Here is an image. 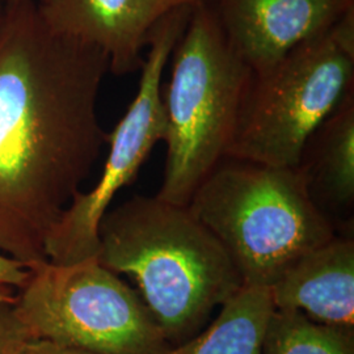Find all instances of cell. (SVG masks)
<instances>
[{
  "label": "cell",
  "instance_id": "obj_19",
  "mask_svg": "<svg viewBox=\"0 0 354 354\" xmlns=\"http://www.w3.org/2000/svg\"><path fill=\"white\" fill-rule=\"evenodd\" d=\"M8 1H10V0H8Z\"/></svg>",
  "mask_w": 354,
  "mask_h": 354
},
{
  "label": "cell",
  "instance_id": "obj_16",
  "mask_svg": "<svg viewBox=\"0 0 354 354\" xmlns=\"http://www.w3.org/2000/svg\"><path fill=\"white\" fill-rule=\"evenodd\" d=\"M21 354H97L77 348L66 346L48 340H30L26 344Z\"/></svg>",
  "mask_w": 354,
  "mask_h": 354
},
{
  "label": "cell",
  "instance_id": "obj_15",
  "mask_svg": "<svg viewBox=\"0 0 354 354\" xmlns=\"http://www.w3.org/2000/svg\"><path fill=\"white\" fill-rule=\"evenodd\" d=\"M29 277V269L24 264L0 252V285L20 289Z\"/></svg>",
  "mask_w": 354,
  "mask_h": 354
},
{
  "label": "cell",
  "instance_id": "obj_1",
  "mask_svg": "<svg viewBox=\"0 0 354 354\" xmlns=\"http://www.w3.org/2000/svg\"><path fill=\"white\" fill-rule=\"evenodd\" d=\"M104 51L53 33L36 0H10L0 23V252L29 269L97 162Z\"/></svg>",
  "mask_w": 354,
  "mask_h": 354
},
{
  "label": "cell",
  "instance_id": "obj_12",
  "mask_svg": "<svg viewBox=\"0 0 354 354\" xmlns=\"http://www.w3.org/2000/svg\"><path fill=\"white\" fill-rule=\"evenodd\" d=\"M201 332L165 354H263L266 324L274 308L270 290L244 285Z\"/></svg>",
  "mask_w": 354,
  "mask_h": 354
},
{
  "label": "cell",
  "instance_id": "obj_17",
  "mask_svg": "<svg viewBox=\"0 0 354 354\" xmlns=\"http://www.w3.org/2000/svg\"><path fill=\"white\" fill-rule=\"evenodd\" d=\"M16 297V290L10 286L0 285V304L1 302H12Z\"/></svg>",
  "mask_w": 354,
  "mask_h": 354
},
{
  "label": "cell",
  "instance_id": "obj_13",
  "mask_svg": "<svg viewBox=\"0 0 354 354\" xmlns=\"http://www.w3.org/2000/svg\"><path fill=\"white\" fill-rule=\"evenodd\" d=\"M263 354H354V328L319 323L295 310L273 308Z\"/></svg>",
  "mask_w": 354,
  "mask_h": 354
},
{
  "label": "cell",
  "instance_id": "obj_3",
  "mask_svg": "<svg viewBox=\"0 0 354 354\" xmlns=\"http://www.w3.org/2000/svg\"><path fill=\"white\" fill-rule=\"evenodd\" d=\"M188 207L248 286L270 289L302 256L339 234L297 167L226 156L203 178Z\"/></svg>",
  "mask_w": 354,
  "mask_h": 354
},
{
  "label": "cell",
  "instance_id": "obj_7",
  "mask_svg": "<svg viewBox=\"0 0 354 354\" xmlns=\"http://www.w3.org/2000/svg\"><path fill=\"white\" fill-rule=\"evenodd\" d=\"M197 4V3H196ZM196 4H184L153 26L147 57L140 68L138 91L127 112L106 136L109 147L102 176L92 189L82 190L68 203L46 241L48 261L76 264L97 257L99 226L115 194L130 185L153 147L167 133L162 76Z\"/></svg>",
  "mask_w": 354,
  "mask_h": 354
},
{
  "label": "cell",
  "instance_id": "obj_14",
  "mask_svg": "<svg viewBox=\"0 0 354 354\" xmlns=\"http://www.w3.org/2000/svg\"><path fill=\"white\" fill-rule=\"evenodd\" d=\"M35 340L16 313L12 302L0 304V354H21L24 346Z\"/></svg>",
  "mask_w": 354,
  "mask_h": 354
},
{
  "label": "cell",
  "instance_id": "obj_2",
  "mask_svg": "<svg viewBox=\"0 0 354 354\" xmlns=\"http://www.w3.org/2000/svg\"><path fill=\"white\" fill-rule=\"evenodd\" d=\"M99 263L133 279L171 346L203 330L244 286L227 251L188 206L134 196L99 226Z\"/></svg>",
  "mask_w": 354,
  "mask_h": 354
},
{
  "label": "cell",
  "instance_id": "obj_6",
  "mask_svg": "<svg viewBox=\"0 0 354 354\" xmlns=\"http://www.w3.org/2000/svg\"><path fill=\"white\" fill-rule=\"evenodd\" d=\"M13 304L35 340L97 354H165L171 349L140 294L96 257L29 268Z\"/></svg>",
  "mask_w": 354,
  "mask_h": 354
},
{
  "label": "cell",
  "instance_id": "obj_4",
  "mask_svg": "<svg viewBox=\"0 0 354 354\" xmlns=\"http://www.w3.org/2000/svg\"><path fill=\"white\" fill-rule=\"evenodd\" d=\"M162 86L167 133L165 168L156 197L188 206L227 155L252 70L232 50L207 0H200L172 50Z\"/></svg>",
  "mask_w": 354,
  "mask_h": 354
},
{
  "label": "cell",
  "instance_id": "obj_9",
  "mask_svg": "<svg viewBox=\"0 0 354 354\" xmlns=\"http://www.w3.org/2000/svg\"><path fill=\"white\" fill-rule=\"evenodd\" d=\"M45 26L53 33L104 51L109 73L140 71L142 53L153 26L167 13L200 0H36Z\"/></svg>",
  "mask_w": 354,
  "mask_h": 354
},
{
  "label": "cell",
  "instance_id": "obj_18",
  "mask_svg": "<svg viewBox=\"0 0 354 354\" xmlns=\"http://www.w3.org/2000/svg\"><path fill=\"white\" fill-rule=\"evenodd\" d=\"M7 3H8V0H0V23H1V20H3V16H4V12H6V7H7Z\"/></svg>",
  "mask_w": 354,
  "mask_h": 354
},
{
  "label": "cell",
  "instance_id": "obj_5",
  "mask_svg": "<svg viewBox=\"0 0 354 354\" xmlns=\"http://www.w3.org/2000/svg\"><path fill=\"white\" fill-rule=\"evenodd\" d=\"M352 89L354 10L252 71L226 156L295 167L307 138Z\"/></svg>",
  "mask_w": 354,
  "mask_h": 354
},
{
  "label": "cell",
  "instance_id": "obj_11",
  "mask_svg": "<svg viewBox=\"0 0 354 354\" xmlns=\"http://www.w3.org/2000/svg\"><path fill=\"white\" fill-rule=\"evenodd\" d=\"M295 167L314 203L333 223L335 214L349 213L354 203V89L307 138Z\"/></svg>",
  "mask_w": 354,
  "mask_h": 354
},
{
  "label": "cell",
  "instance_id": "obj_8",
  "mask_svg": "<svg viewBox=\"0 0 354 354\" xmlns=\"http://www.w3.org/2000/svg\"><path fill=\"white\" fill-rule=\"evenodd\" d=\"M230 46L252 71L277 62L354 10V0H207Z\"/></svg>",
  "mask_w": 354,
  "mask_h": 354
},
{
  "label": "cell",
  "instance_id": "obj_10",
  "mask_svg": "<svg viewBox=\"0 0 354 354\" xmlns=\"http://www.w3.org/2000/svg\"><path fill=\"white\" fill-rule=\"evenodd\" d=\"M274 308L354 328V241L349 234L302 256L270 289Z\"/></svg>",
  "mask_w": 354,
  "mask_h": 354
}]
</instances>
